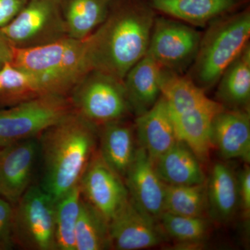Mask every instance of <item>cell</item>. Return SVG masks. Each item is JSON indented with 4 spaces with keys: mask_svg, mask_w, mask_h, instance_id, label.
<instances>
[{
    "mask_svg": "<svg viewBox=\"0 0 250 250\" xmlns=\"http://www.w3.org/2000/svg\"><path fill=\"white\" fill-rule=\"evenodd\" d=\"M155 12L147 0H113L105 21L85 39L90 70L123 82L147 54Z\"/></svg>",
    "mask_w": 250,
    "mask_h": 250,
    "instance_id": "6da1fadb",
    "label": "cell"
},
{
    "mask_svg": "<svg viewBox=\"0 0 250 250\" xmlns=\"http://www.w3.org/2000/svg\"><path fill=\"white\" fill-rule=\"evenodd\" d=\"M97 131L98 127L73 110L39 135L41 187L54 200L80 184L95 153Z\"/></svg>",
    "mask_w": 250,
    "mask_h": 250,
    "instance_id": "7a4b0ae2",
    "label": "cell"
},
{
    "mask_svg": "<svg viewBox=\"0 0 250 250\" xmlns=\"http://www.w3.org/2000/svg\"><path fill=\"white\" fill-rule=\"evenodd\" d=\"M11 63L32 75L46 94L64 96L90 70L85 40L70 38L34 48H14Z\"/></svg>",
    "mask_w": 250,
    "mask_h": 250,
    "instance_id": "3957f363",
    "label": "cell"
},
{
    "mask_svg": "<svg viewBox=\"0 0 250 250\" xmlns=\"http://www.w3.org/2000/svg\"><path fill=\"white\" fill-rule=\"evenodd\" d=\"M250 38L249 8L215 20L202 36L196 57L187 76L204 91L211 89L249 43Z\"/></svg>",
    "mask_w": 250,
    "mask_h": 250,
    "instance_id": "277c9868",
    "label": "cell"
},
{
    "mask_svg": "<svg viewBox=\"0 0 250 250\" xmlns=\"http://www.w3.org/2000/svg\"><path fill=\"white\" fill-rule=\"evenodd\" d=\"M68 98L74 111L98 128L131 111L123 82L98 70L87 72Z\"/></svg>",
    "mask_w": 250,
    "mask_h": 250,
    "instance_id": "5b68a950",
    "label": "cell"
},
{
    "mask_svg": "<svg viewBox=\"0 0 250 250\" xmlns=\"http://www.w3.org/2000/svg\"><path fill=\"white\" fill-rule=\"evenodd\" d=\"M72 111L68 96L54 94L0 110V147L35 139Z\"/></svg>",
    "mask_w": 250,
    "mask_h": 250,
    "instance_id": "8992f818",
    "label": "cell"
},
{
    "mask_svg": "<svg viewBox=\"0 0 250 250\" xmlns=\"http://www.w3.org/2000/svg\"><path fill=\"white\" fill-rule=\"evenodd\" d=\"M55 202L41 186L29 187L14 205V244L25 250H57Z\"/></svg>",
    "mask_w": 250,
    "mask_h": 250,
    "instance_id": "52a82bcc",
    "label": "cell"
},
{
    "mask_svg": "<svg viewBox=\"0 0 250 250\" xmlns=\"http://www.w3.org/2000/svg\"><path fill=\"white\" fill-rule=\"evenodd\" d=\"M0 31L16 49L34 48L69 38L60 0H28Z\"/></svg>",
    "mask_w": 250,
    "mask_h": 250,
    "instance_id": "ba28073f",
    "label": "cell"
},
{
    "mask_svg": "<svg viewBox=\"0 0 250 250\" xmlns=\"http://www.w3.org/2000/svg\"><path fill=\"white\" fill-rule=\"evenodd\" d=\"M202 35L195 27L168 16H156L147 54L164 70L184 75L196 57Z\"/></svg>",
    "mask_w": 250,
    "mask_h": 250,
    "instance_id": "9c48e42d",
    "label": "cell"
},
{
    "mask_svg": "<svg viewBox=\"0 0 250 250\" xmlns=\"http://www.w3.org/2000/svg\"><path fill=\"white\" fill-rule=\"evenodd\" d=\"M81 195L108 224L129 200L123 179L95 152L80 184Z\"/></svg>",
    "mask_w": 250,
    "mask_h": 250,
    "instance_id": "30bf717a",
    "label": "cell"
},
{
    "mask_svg": "<svg viewBox=\"0 0 250 250\" xmlns=\"http://www.w3.org/2000/svg\"><path fill=\"white\" fill-rule=\"evenodd\" d=\"M156 220L129 197L108 223L111 248L137 250L159 246L164 241V233Z\"/></svg>",
    "mask_w": 250,
    "mask_h": 250,
    "instance_id": "8fae6325",
    "label": "cell"
},
{
    "mask_svg": "<svg viewBox=\"0 0 250 250\" xmlns=\"http://www.w3.org/2000/svg\"><path fill=\"white\" fill-rule=\"evenodd\" d=\"M39 153L35 139L0 147V197L17 203L31 186Z\"/></svg>",
    "mask_w": 250,
    "mask_h": 250,
    "instance_id": "7c38bea8",
    "label": "cell"
},
{
    "mask_svg": "<svg viewBox=\"0 0 250 250\" xmlns=\"http://www.w3.org/2000/svg\"><path fill=\"white\" fill-rule=\"evenodd\" d=\"M125 179L130 198L147 214L155 220L159 219L165 210L166 184L142 147H138Z\"/></svg>",
    "mask_w": 250,
    "mask_h": 250,
    "instance_id": "4fadbf2b",
    "label": "cell"
},
{
    "mask_svg": "<svg viewBox=\"0 0 250 250\" xmlns=\"http://www.w3.org/2000/svg\"><path fill=\"white\" fill-rule=\"evenodd\" d=\"M211 141L223 159H240L249 164V111L224 108L218 112L212 122Z\"/></svg>",
    "mask_w": 250,
    "mask_h": 250,
    "instance_id": "5bb4252c",
    "label": "cell"
},
{
    "mask_svg": "<svg viewBox=\"0 0 250 250\" xmlns=\"http://www.w3.org/2000/svg\"><path fill=\"white\" fill-rule=\"evenodd\" d=\"M134 128L140 147L153 163L177 141L170 111L162 96L150 109L136 117Z\"/></svg>",
    "mask_w": 250,
    "mask_h": 250,
    "instance_id": "9a60e30c",
    "label": "cell"
},
{
    "mask_svg": "<svg viewBox=\"0 0 250 250\" xmlns=\"http://www.w3.org/2000/svg\"><path fill=\"white\" fill-rule=\"evenodd\" d=\"M155 11L192 27L208 26L218 18L241 9L248 0H147Z\"/></svg>",
    "mask_w": 250,
    "mask_h": 250,
    "instance_id": "2e32d148",
    "label": "cell"
},
{
    "mask_svg": "<svg viewBox=\"0 0 250 250\" xmlns=\"http://www.w3.org/2000/svg\"><path fill=\"white\" fill-rule=\"evenodd\" d=\"M164 70L146 54L123 80L130 110L136 117L147 111L161 96Z\"/></svg>",
    "mask_w": 250,
    "mask_h": 250,
    "instance_id": "e0dca14e",
    "label": "cell"
},
{
    "mask_svg": "<svg viewBox=\"0 0 250 250\" xmlns=\"http://www.w3.org/2000/svg\"><path fill=\"white\" fill-rule=\"evenodd\" d=\"M217 101L191 111L170 114L177 141H182L191 149L201 162L208 158L211 141V126L213 118L224 109Z\"/></svg>",
    "mask_w": 250,
    "mask_h": 250,
    "instance_id": "ac0fdd59",
    "label": "cell"
},
{
    "mask_svg": "<svg viewBox=\"0 0 250 250\" xmlns=\"http://www.w3.org/2000/svg\"><path fill=\"white\" fill-rule=\"evenodd\" d=\"M100 127L98 152L106 164L125 179L138 149L134 125L121 119Z\"/></svg>",
    "mask_w": 250,
    "mask_h": 250,
    "instance_id": "d6986e66",
    "label": "cell"
},
{
    "mask_svg": "<svg viewBox=\"0 0 250 250\" xmlns=\"http://www.w3.org/2000/svg\"><path fill=\"white\" fill-rule=\"evenodd\" d=\"M206 184L210 216L219 223L231 220L240 207L238 176L229 166L216 163Z\"/></svg>",
    "mask_w": 250,
    "mask_h": 250,
    "instance_id": "ffe728a7",
    "label": "cell"
},
{
    "mask_svg": "<svg viewBox=\"0 0 250 250\" xmlns=\"http://www.w3.org/2000/svg\"><path fill=\"white\" fill-rule=\"evenodd\" d=\"M200 162L185 143L177 141L153 164L166 185L185 186L205 183Z\"/></svg>",
    "mask_w": 250,
    "mask_h": 250,
    "instance_id": "44dd1931",
    "label": "cell"
},
{
    "mask_svg": "<svg viewBox=\"0 0 250 250\" xmlns=\"http://www.w3.org/2000/svg\"><path fill=\"white\" fill-rule=\"evenodd\" d=\"M218 103L228 109L249 111L250 44L227 67L217 83Z\"/></svg>",
    "mask_w": 250,
    "mask_h": 250,
    "instance_id": "7402d4cb",
    "label": "cell"
},
{
    "mask_svg": "<svg viewBox=\"0 0 250 250\" xmlns=\"http://www.w3.org/2000/svg\"><path fill=\"white\" fill-rule=\"evenodd\" d=\"M113 0H60L67 36L85 40L106 19Z\"/></svg>",
    "mask_w": 250,
    "mask_h": 250,
    "instance_id": "603a6c76",
    "label": "cell"
},
{
    "mask_svg": "<svg viewBox=\"0 0 250 250\" xmlns=\"http://www.w3.org/2000/svg\"><path fill=\"white\" fill-rule=\"evenodd\" d=\"M161 96L172 115L186 113L213 101L187 75L166 70H164L161 83Z\"/></svg>",
    "mask_w": 250,
    "mask_h": 250,
    "instance_id": "cb8c5ba5",
    "label": "cell"
},
{
    "mask_svg": "<svg viewBox=\"0 0 250 250\" xmlns=\"http://www.w3.org/2000/svg\"><path fill=\"white\" fill-rule=\"evenodd\" d=\"M47 95L38 81L24 70L6 62L0 68V106L9 107Z\"/></svg>",
    "mask_w": 250,
    "mask_h": 250,
    "instance_id": "d4e9b609",
    "label": "cell"
},
{
    "mask_svg": "<svg viewBox=\"0 0 250 250\" xmlns=\"http://www.w3.org/2000/svg\"><path fill=\"white\" fill-rule=\"evenodd\" d=\"M110 248L107 222L82 197L75 229V250H103Z\"/></svg>",
    "mask_w": 250,
    "mask_h": 250,
    "instance_id": "484cf974",
    "label": "cell"
},
{
    "mask_svg": "<svg viewBox=\"0 0 250 250\" xmlns=\"http://www.w3.org/2000/svg\"><path fill=\"white\" fill-rule=\"evenodd\" d=\"M80 187L74 188L55 202V241L57 250H75V229L80 213Z\"/></svg>",
    "mask_w": 250,
    "mask_h": 250,
    "instance_id": "4316f807",
    "label": "cell"
},
{
    "mask_svg": "<svg viewBox=\"0 0 250 250\" xmlns=\"http://www.w3.org/2000/svg\"><path fill=\"white\" fill-rule=\"evenodd\" d=\"M208 209L207 184L166 185L164 212L184 216L203 217Z\"/></svg>",
    "mask_w": 250,
    "mask_h": 250,
    "instance_id": "83f0119b",
    "label": "cell"
},
{
    "mask_svg": "<svg viewBox=\"0 0 250 250\" xmlns=\"http://www.w3.org/2000/svg\"><path fill=\"white\" fill-rule=\"evenodd\" d=\"M160 220L163 230L179 243V247H198L208 233V225L203 217H190L164 212Z\"/></svg>",
    "mask_w": 250,
    "mask_h": 250,
    "instance_id": "f1b7e54d",
    "label": "cell"
},
{
    "mask_svg": "<svg viewBox=\"0 0 250 250\" xmlns=\"http://www.w3.org/2000/svg\"><path fill=\"white\" fill-rule=\"evenodd\" d=\"M13 223L14 205L0 197V250H10L14 246Z\"/></svg>",
    "mask_w": 250,
    "mask_h": 250,
    "instance_id": "f546056e",
    "label": "cell"
},
{
    "mask_svg": "<svg viewBox=\"0 0 250 250\" xmlns=\"http://www.w3.org/2000/svg\"><path fill=\"white\" fill-rule=\"evenodd\" d=\"M240 207L245 217L249 218L250 214V169L246 166L238 175Z\"/></svg>",
    "mask_w": 250,
    "mask_h": 250,
    "instance_id": "4dcf8cb0",
    "label": "cell"
},
{
    "mask_svg": "<svg viewBox=\"0 0 250 250\" xmlns=\"http://www.w3.org/2000/svg\"><path fill=\"white\" fill-rule=\"evenodd\" d=\"M27 1L28 0H0V29L9 24Z\"/></svg>",
    "mask_w": 250,
    "mask_h": 250,
    "instance_id": "1f68e13d",
    "label": "cell"
},
{
    "mask_svg": "<svg viewBox=\"0 0 250 250\" xmlns=\"http://www.w3.org/2000/svg\"><path fill=\"white\" fill-rule=\"evenodd\" d=\"M14 47L0 31V68L6 62H11L14 55Z\"/></svg>",
    "mask_w": 250,
    "mask_h": 250,
    "instance_id": "d6a6232c",
    "label": "cell"
}]
</instances>
